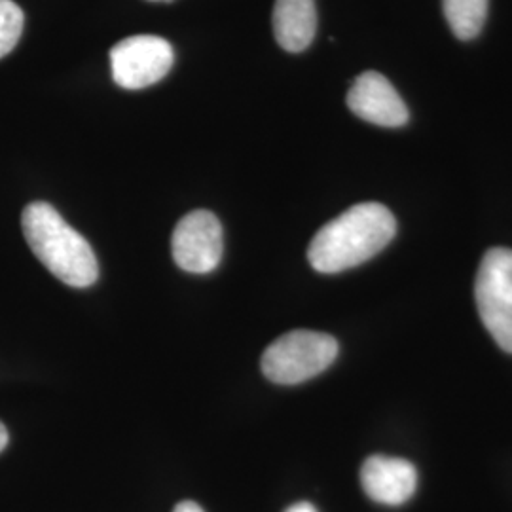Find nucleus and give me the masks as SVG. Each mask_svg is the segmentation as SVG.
<instances>
[{
	"label": "nucleus",
	"instance_id": "nucleus-8",
	"mask_svg": "<svg viewBox=\"0 0 512 512\" xmlns=\"http://www.w3.org/2000/svg\"><path fill=\"white\" fill-rule=\"evenodd\" d=\"M361 486L372 501L399 507L416 494L418 471L406 459L370 456L361 467Z\"/></svg>",
	"mask_w": 512,
	"mask_h": 512
},
{
	"label": "nucleus",
	"instance_id": "nucleus-6",
	"mask_svg": "<svg viewBox=\"0 0 512 512\" xmlns=\"http://www.w3.org/2000/svg\"><path fill=\"white\" fill-rule=\"evenodd\" d=\"M222 249V226L211 211H192L173 230V258L188 274L215 272L222 260Z\"/></svg>",
	"mask_w": 512,
	"mask_h": 512
},
{
	"label": "nucleus",
	"instance_id": "nucleus-1",
	"mask_svg": "<svg viewBox=\"0 0 512 512\" xmlns=\"http://www.w3.org/2000/svg\"><path fill=\"white\" fill-rule=\"evenodd\" d=\"M397 234V220L382 203L349 207L311 239L308 260L319 274H340L384 251Z\"/></svg>",
	"mask_w": 512,
	"mask_h": 512
},
{
	"label": "nucleus",
	"instance_id": "nucleus-12",
	"mask_svg": "<svg viewBox=\"0 0 512 512\" xmlns=\"http://www.w3.org/2000/svg\"><path fill=\"white\" fill-rule=\"evenodd\" d=\"M173 512H205L202 507L198 505V503H194V501H181L177 507H175V511Z\"/></svg>",
	"mask_w": 512,
	"mask_h": 512
},
{
	"label": "nucleus",
	"instance_id": "nucleus-5",
	"mask_svg": "<svg viewBox=\"0 0 512 512\" xmlns=\"http://www.w3.org/2000/svg\"><path fill=\"white\" fill-rule=\"evenodd\" d=\"M173 63L171 44L154 35L124 38L110 50L112 80L124 90H143L160 82Z\"/></svg>",
	"mask_w": 512,
	"mask_h": 512
},
{
	"label": "nucleus",
	"instance_id": "nucleus-10",
	"mask_svg": "<svg viewBox=\"0 0 512 512\" xmlns=\"http://www.w3.org/2000/svg\"><path fill=\"white\" fill-rule=\"evenodd\" d=\"M490 0H442L444 18L459 40H473L480 35Z\"/></svg>",
	"mask_w": 512,
	"mask_h": 512
},
{
	"label": "nucleus",
	"instance_id": "nucleus-14",
	"mask_svg": "<svg viewBox=\"0 0 512 512\" xmlns=\"http://www.w3.org/2000/svg\"><path fill=\"white\" fill-rule=\"evenodd\" d=\"M6 446H8V431H6L4 423L0 421V452H2Z\"/></svg>",
	"mask_w": 512,
	"mask_h": 512
},
{
	"label": "nucleus",
	"instance_id": "nucleus-2",
	"mask_svg": "<svg viewBox=\"0 0 512 512\" xmlns=\"http://www.w3.org/2000/svg\"><path fill=\"white\" fill-rule=\"evenodd\" d=\"M21 228L38 260L74 289L92 287L99 277L92 245L59 215L54 205L29 203L21 213Z\"/></svg>",
	"mask_w": 512,
	"mask_h": 512
},
{
	"label": "nucleus",
	"instance_id": "nucleus-4",
	"mask_svg": "<svg viewBox=\"0 0 512 512\" xmlns=\"http://www.w3.org/2000/svg\"><path fill=\"white\" fill-rule=\"evenodd\" d=\"M476 310L495 344L512 353V249H490L478 268Z\"/></svg>",
	"mask_w": 512,
	"mask_h": 512
},
{
	"label": "nucleus",
	"instance_id": "nucleus-9",
	"mask_svg": "<svg viewBox=\"0 0 512 512\" xmlns=\"http://www.w3.org/2000/svg\"><path fill=\"white\" fill-rule=\"evenodd\" d=\"M272 21L275 40L285 52H304L317 31L315 0H275Z\"/></svg>",
	"mask_w": 512,
	"mask_h": 512
},
{
	"label": "nucleus",
	"instance_id": "nucleus-7",
	"mask_svg": "<svg viewBox=\"0 0 512 512\" xmlns=\"http://www.w3.org/2000/svg\"><path fill=\"white\" fill-rule=\"evenodd\" d=\"M348 107L361 120L382 128H401L410 118L403 97L384 74L376 71L355 78L348 92Z\"/></svg>",
	"mask_w": 512,
	"mask_h": 512
},
{
	"label": "nucleus",
	"instance_id": "nucleus-11",
	"mask_svg": "<svg viewBox=\"0 0 512 512\" xmlns=\"http://www.w3.org/2000/svg\"><path fill=\"white\" fill-rule=\"evenodd\" d=\"M25 16L14 0H0V59L10 54L23 33Z\"/></svg>",
	"mask_w": 512,
	"mask_h": 512
},
{
	"label": "nucleus",
	"instance_id": "nucleus-3",
	"mask_svg": "<svg viewBox=\"0 0 512 512\" xmlns=\"http://www.w3.org/2000/svg\"><path fill=\"white\" fill-rule=\"evenodd\" d=\"M338 342L325 332L293 330L279 336L262 355L264 376L279 385L304 384L338 357Z\"/></svg>",
	"mask_w": 512,
	"mask_h": 512
},
{
	"label": "nucleus",
	"instance_id": "nucleus-13",
	"mask_svg": "<svg viewBox=\"0 0 512 512\" xmlns=\"http://www.w3.org/2000/svg\"><path fill=\"white\" fill-rule=\"evenodd\" d=\"M285 512H317V509H315L311 503L302 501V503H294V505H291Z\"/></svg>",
	"mask_w": 512,
	"mask_h": 512
}]
</instances>
